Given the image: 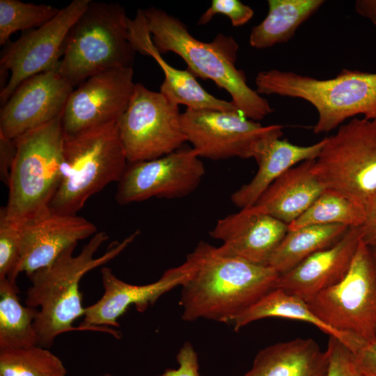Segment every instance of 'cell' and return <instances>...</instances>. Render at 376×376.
Instances as JSON below:
<instances>
[{"label": "cell", "instance_id": "obj_26", "mask_svg": "<svg viewBox=\"0 0 376 376\" xmlns=\"http://www.w3.org/2000/svg\"><path fill=\"white\" fill-rule=\"evenodd\" d=\"M350 228L340 224L312 225L288 230L269 261L268 266L284 273L320 251L338 242Z\"/></svg>", "mask_w": 376, "mask_h": 376}, {"label": "cell", "instance_id": "obj_37", "mask_svg": "<svg viewBox=\"0 0 376 376\" xmlns=\"http://www.w3.org/2000/svg\"><path fill=\"white\" fill-rule=\"evenodd\" d=\"M365 210L366 220L360 227L361 240L370 246H376V198Z\"/></svg>", "mask_w": 376, "mask_h": 376}, {"label": "cell", "instance_id": "obj_35", "mask_svg": "<svg viewBox=\"0 0 376 376\" xmlns=\"http://www.w3.org/2000/svg\"><path fill=\"white\" fill-rule=\"evenodd\" d=\"M352 352L361 373L364 376H376V336L368 340L363 339Z\"/></svg>", "mask_w": 376, "mask_h": 376}, {"label": "cell", "instance_id": "obj_29", "mask_svg": "<svg viewBox=\"0 0 376 376\" xmlns=\"http://www.w3.org/2000/svg\"><path fill=\"white\" fill-rule=\"evenodd\" d=\"M63 361L40 345L0 350V376H66Z\"/></svg>", "mask_w": 376, "mask_h": 376}, {"label": "cell", "instance_id": "obj_34", "mask_svg": "<svg viewBox=\"0 0 376 376\" xmlns=\"http://www.w3.org/2000/svg\"><path fill=\"white\" fill-rule=\"evenodd\" d=\"M176 369L168 368L161 376H200L197 353L189 342H185L179 350Z\"/></svg>", "mask_w": 376, "mask_h": 376}, {"label": "cell", "instance_id": "obj_8", "mask_svg": "<svg viewBox=\"0 0 376 376\" xmlns=\"http://www.w3.org/2000/svg\"><path fill=\"white\" fill-rule=\"evenodd\" d=\"M325 186L366 207L376 198V120L353 118L339 126L315 159Z\"/></svg>", "mask_w": 376, "mask_h": 376}, {"label": "cell", "instance_id": "obj_11", "mask_svg": "<svg viewBox=\"0 0 376 376\" xmlns=\"http://www.w3.org/2000/svg\"><path fill=\"white\" fill-rule=\"evenodd\" d=\"M187 141L200 157L212 160L253 158L259 143L272 134H283V126H263L239 111L187 109L181 113Z\"/></svg>", "mask_w": 376, "mask_h": 376}, {"label": "cell", "instance_id": "obj_24", "mask_svg": "<svg viewBox=\"0 0 376 376\" xmlns=\"http://www.w3.org/2000/svg\"><path fill=\"white\" fill-rule=\"evenodd\" d=\"M281 318L300 320L319 328L329 336L338 338L352 352L359 346L361 338L343 334L322 321L299 297L281 288H274L239 314L233 321L235 331L260 319Z\"/></svg>", "mask_w": 376, "mask_h": 376}, {"label": "cell", "instance_id": "obj_33", "mask_svg": "<svg viewBox=\"0 0 376 376\" xmlns=\"http://www.w3.org/2000/svg\"><path fill=\"white\" fill-rule=\"evenodd\" d=\"M254 12L249 6L239 0H212L209 8L202 14L198 25H205L217 15L229 18L233 26L246 24L253 16Z\"/></svg>", "mask_w": 376, "mask_h": 376}, {"label": "cell", "instance_id": "obj_9", "mask_svg": "<svg viewBox=\"0 0 376 376\" xmlns=\"http://www.w3.org/2000/svg\"><path fill=\"white\" fill-rule=\"evenodd\" d=\"M311 310L335 330L366 340L376 336V259L361 240L351 266L338 283L307 301Z\"/></svg>", "mask_w": 376, "mask_h": 376}, {"label": "cell", "instance_id": "obj_16", "mask_svg": "<svg viewBox=\"0 0 376 376\" xmlns=\"http://www.w3.org/2000/svg\"><path fill=\"white\" fill-rule=\"evenodd\" d=\"M100 273L104 292L99 300L86 308L84 319L78 327L81 331H99L120 338L118 331L107 327H118L119 318L130 306L143 312L164 294L181 286L189 276V265L185 260L164 272L157 281L145 285L125 282L109 267H102Z\"/></svg>", "mask_w": 376, "mask_h": 376}, {"label": "cell", "instance_id": "obj_15", "mask_svg": "<svg viewBox=\"0 0 376 376\" xmlns=\"http://www.w3.org/2000/svg\"><path fill=\"white\" fill-rule=\"evenodd\" d=\"M72 84L63 76L59 63L22 81L0 110V134L14 141L60 116Z\"/></svg>", "mask_w": 376, "mask_h": 376}, {"label": "cell", "instance_id": "obj_13", "mask_svg": "<svg viewBox=\"0 0 376 376\" xmlns=\"http://www.w3.org/2000/svg\"><path fill=\"white\" fill-rule=\"evenodd\" d=\"M205 173L196 150L183 146L159 158L128 163L118 182L116 200L127 205L152 197L182 198L196 189Z\"/></svg>", "mask_w": 376, "mask_h": 376}, {"label": "cell", "instance_id": "obj_22", "mask_svg": "<svg viewBox=\"0 0 376 376\" xmlns=\"http://www.w3.org/2000/svg\"><path fill=\"white\" fill-rule=\"evenodd\" d=\"M325 189L315 173V159L307 160L279 177L251 207L289 225Z\"/></svg>", "mask_w": 376, "mask_h": 376}, {"label": "cell", "instance_id": "obj_2", "mask_svg": "<svg viewBox=\"0 0 376 376\" xmlns=\"http://www.w3.org/2000/svg\"><path fill=\"white\" fill-rule=\"evenodd\" d=\"M139 10L159 53H175L196 77L210 79L226 90L245 117L258 121L274 111L269 102L247 84L244 71L236 68L239 45L233 37L218 33L211 42H203L194 38L182 21L164 10Z\"/></svg>", "mask_w": 376, "mask_h": 376}, {"label": "cell", "instance_id": "obj_19", "mask_svg": "<svg viewBox=\"0 0 376 376\" xmlns=\"http://www.w3.org/2000/svg\"><path fill=\"white\" fill-rule=\"evenodd\" d=\"M361 240L360 227L350 228L333 246L313 253L291 269L279 274L275 288L283 289L307 302L345 277Z\"/></svg>", "mask_w": 376, "mask_h": 376}, {"label": "cell", "instance_id": "obj_6", "mask_svg": "<svg viewBox=\"0 0 376 376\" xmlns=\"http://www.w3.org/2000/svg\"><path fill=\"white\" fill-rule=\"evenodd\" d=\"M124 7L91 1L70 31L59 69L73 87L113 68L132 67L136 50Z\"/></svg>", "mask_w": 376, "mask_h": 376}, {"label": "cell", "instance_id": "obj_5", "mask_svg": "<svg viewBox=\"0 0 376 376\" xmlns=\"http://www.w3.org/2000/svg\"><path fill=\"white\" fill-rule=\"evenodd\" d=\"M13 141L16 154L4 207L7 217L20 223L50 211L61 179L65 141L61 116Z\"/></svg>", "mask_w": 376, "mask_h": 376}, {"label": "cell", "instance_id": "obj_4", "mask_svg": "<svg viewBox=\"0 0 376 376\" xmlns=\"http://www.w3.org/2000/svg\"><path fill=\"white\" fill-rule=\"evenodd\" d=\"M255 83L260 95L299 98L312 104L318 113L315 134L330 132L359 114L376 120V72L343 69L334 78L318 79L272 69L259 72Z\"/></svg>", "mask_w": 376, "mask_h": 376}, {"label": "cell", "instance_id": "obj_23", "mask_svg": "<svg viewBox=\"0 0 376 376\" xmlns=\"http://www.w3.org/2000/svg\"><path fill=\"white\" fill-rule=\"evenodd\" d=\"M327 350L312 338L277 343L260 350L243 376H326Z\"/></svg>", "mask_w": 376, "mask_h": 376}, {"label": "cell", "instance_id": "obj_28", "mask_svg": "<svg viewBox=\"0 0 376 376\" xmlns=\"http://www.w3.org/2000/svg\"><path fill=\"white\" fill-rule=\"evenodd\" d=\"M366 220L365 208L336 191L326 189L288 230L312 225L340 224L349 228L361 227Z\"/></svg>", "mask_w": 376, "mask_h": 376}, {"label": "cell", "instance_id": "obj_17", "mask_svg": "<svg viewBox=\"0 0 376 376\" xmlns=\"http://www.w3.org/2000/svg\"><path fill=\"white\" fill-rule=\"evenodd\" d=\"M18 225L20 273L27 276L51 264L64 250L97 233L94 224L77 214L49 211Z\"/></svg>", "mask_w": 376, "mask_h": 376}, {"label": "cell", "instance_id": "obj_21", "mask_svg": "<svg viewBox=\"0 0 376 376\" xmlns=\"http://www.w3.org/2000/svg\"><path fill=\"white\" fill-rule=\"evenodd\" d=\"M282 135L272 134L259 143L253 157L258 166L256 174L231 195V201L237 207L242 209L254 205L265 190L286 171L304 161L315 159L325 143L324 138L310 146H297L281 139Z\"/></svg>", "mask_w": 376, "mask_h": 376}, {"label": "cell", "instance_id": "obj_25", "mask_svg": "<svg viewBox=\"0 0 376 376\" xmlns=\"http://www.w3.org/2000/svg\"><path fill=\"white\" fill-rule=\"evenodd\" d=\"M324 3L323 0H268V13L252 28L249 45L262 49L288 42Z\"/></svg>", "mask_w": 376, "mask_h": 376}, {"label": "cell", "instance_id": "obj_31", "mask_svg": "<svg viewBox=\"0 0 376 376\" xmlns=\"http://www.w3.org/2000/svg\"><path fill=\"white\" fill-rule=\"evenodd\" d=\"M20 263L18 225L7 217L3 206L0 210V279L16 283L20 273Z\"/></svg>", "mask_w": 376, "mask_h": 376}, {"label": "cell", "instance_id": "obj_1", "mask_svg": "<svg viewBox=\"0 0 376 376\" xmlns=\"http://www.w3.org/2000/svg\"><path fill=\"white\" fill-rule=\"evenodd\" d=\"M189 273L183 283L179 304L182 318H203L233 322L275 285L279 274L259 265L224 256L207 242H200L185 260Z\"/></svg>", "mask_w": 376, "mask_h": 376}, {"label": "cell", "instance_id": "obj_27", "mask_svg": "<svg viewBox=\"0 0 376 376\" xmlns=\"http://www.w3.org/2000/svg\"><path fill=\"white\" fill-rule=\"evenodd\" d=\"M16 283L0 279V350L39 345L34 327L38 309L24 306Z\"/></svg>", "mask_w": 376, "mask_h": 376}, {"label": "cell", "instance_id": "obj_7", "mask_svg": "<svg viewBox=\"0 0 376 376\" xmlns=\"http://www.w3.org/2000/svg\"><path fill=\"white\" fill-rule=\"evenodd\" d=\"M127 164L117 123L65 136L61 179L51 211L77 214L91 196L118 182Z\"/></svg>", "mask_w": 376, "mask_h": 376}, {"label": "cell", "instance_id": "obj_3", "mask_svg": "<svg viewBox=\"0 0 376 376\" xmlns=\"http://www.w3.org/2000/svg\"><path fill=\"white\" fill-rule=\"evenodd\" d=\"M139 234V230H135L121 242H113L103 255L95 257L109 239L106 232H97L78 255L73 256L77 245L70 246L51 264L28 276L31 285L26 291L25 303L38 309L34 327L40 346L49 347L59 335L81 331L73 323L84 317L86 311L79 290L82 277L117 257Z\"/></svg>", "mask_w": 376, "mask_h": 376}, {"label": "cell", "instance_id": "obj_38", "mask_svg": "<svg viewBox=\"0 0 376 376\" xmlns=\"http://www.w3.org/2000/svg\"><path fill=\"white\" fill-rule=\"evenodd\" d=\"M354 9L359 15L376 26V0H357L354 3Z\"/></svg>", "mask_w": 376, "mask_h": 376}, {"label": "cell", "instance_id": "obj_10", "mask_svg": "<svg viewBox=\"0 0 376 376\" xmlns=\"http://www.w3.org/2000/svg\"><path fill=\"white\" fill-rule=\"evenodd\" d=\"M117 124L128 163L161 157L187 142L179 106L140 83Z\"/></svg>", "mask_w": 376, "mask_h": 376}, {"label": "cell", "instance_id": "obj_14", "mask_svg": "<svg viewBox=\"0 0 376 376\" xmlns=\"http://www.w3.org/2000/svg\"><path fill=\"white\" fill-rule=\"evenodd\" d=\"M132 67L95 74L73 90L61 115L65 137L117 123L126 111L135 84Z\"/></svg>", "mask_w": 376, "mask_h": 376}, {"label": "cell", "instance_id": "obj_12", "mask_svg": "<svg viewBox=\"0 0 376 376\" xmlns=\"http://www.w3.org/2000/svg\"><path fill=\"white\" fill-rule=\"evenodd\" d=\"M91 1L73 0L45 24L7 43L1 54V78L8 71L10 76L0 92L2 105L22 81L59 63L70 31Z\"/></svg>", "mask_w": 376, "mask_h": 376}, {"label": "cell", "instance_id": "obj_40", "mask_svg": "<svg viewBox=\"0 0 376 376\" xmlns=\"http://www.w3.org/2000/svg\"><path fill=\"white\" fill-rule=\"evenodd\" d=\"M102 376H116V375L107 373L103 374Z\"/></svg>", "mask_w": 376, "mask_h": 376}, {"label": "cell", "instance_id": "obj_20", "mask_svg": "<svg viewBox=\"0 0 376 376\" xmlns=\"http://www.w3.org/2000/svg\"><path fill=\"white\" fill-rule=\"evenodd\" d=\"M128 28L130 40L136 52L150 56L162 68L164 79L159 92L168 100L187 109L238 111L231 101L219 99L205 91L188 69H177L162 58L152 43L139 10L134 19H129Z\"/></svg>", "mask_w": 376, "mask_h": 376}, {"label": "cell", "instance_id": "obj_36", "mask_svg": "<svg viewBox=\"0 0 376 376\" xmlns=\"http://www.w3.org/2000/svg\"><path fill=\"white\" fill-rule=\"evenodd\" d=\"M16 147L13 141L0 134V176L8 185L10 172L15 159Z\"/></svg>", "mask_w": 376, "mask_h": 376}, {"label": "cell", "instance_id": "obj_18", "mask_svg": "<svg viewBox=\"0 0 376 376\" xmlns=\"http://www.w3.org/2000/svg\"><path fill=\"white\" fill-rule=\"evenodd\" d=\"M288 231L286 224L249 207L219 219L209 234L222 241L219 253L267 266Z\"/></svg>", "mask_w": 376, "mask_h": 376}, {"label": "cell", "instance_id": "obj_32", "mask_svg": "<svg viewBox=\"0 0 376 376\" xmlns=\"http://www.w3.org/2000/svg\"><path fill=\"white\" fill-rule=\"evenodd\" d=\"M326 350L329 357L326 376H364L355 363L353 352L338 338L329 336Z\"/></svg>", "mask_w": 376, "mask_h": 376}, {"label": "cell", "instance_id": "obj_30", "mask_svg": "<svg viewBox=\"0 0 376 376\" xmlns=\"http://www.w3.org/2000/svg\"><path fill=\"white\" fill-rule=\"evenodd\" d=\"M60 9L43 3L0 0V45L8 43L10 36L18 31L37 29L45 24Z\"/></svg>", "mask_w": 376, "mask_h": 376}, {"label": "cell", "instance_id": "obj_39", "mask_svg": "<svg viewBox=\"0 0 376 376\" xmlns=\"http://www.w3.org/2000/svg\"><path fill=\"white\" fill-rule=\"evenodd\" d=\"M376 259V246H370Z\"/></svg>", "mask_w": 376, "mask_h": 376}]
</instances>
